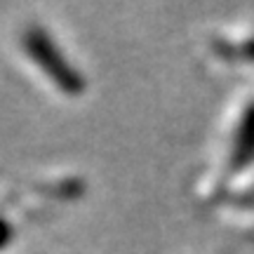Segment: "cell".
Wrapping results in <instances>:
<instances>
[{"instance_id":"obj_1","label":"cell","mask_w":254,"mask_h":254,"mask_svg":"<svg viewBox=\"0 0 254 254\" xmlns=\"http://www.w3.org/2000/svg\"><path fill=\"white\" fill-rule=\"evenodd\" d=\"M21 47L59 90L71 92V94H78L82 90V78L78 75V71L73 68L71 64L66 62V57L55 45V40H52V36L47 31L38 26L26 28L24 36H21Z\"/></svg>"},{"instance_id":"obj_2","label":"cell","mask_w":254,"mask_h":254,"mask_svg":"<svg viewBox=\"0 0 254 254\" xmlns=\"http://www.w3.org/2000/svg\"><path fill=\"white\" fill-rule=\"evenodd\" d=\"M12 236H14V231H12V224H9V221H5V219L0 217V252H2V250H5V247L9 245Z\"/></svg>"}]
</instances>
